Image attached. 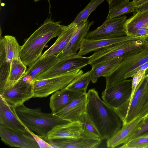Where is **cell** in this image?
Listing matches in <instances>:
<instances>
[{
	"label": "cell",
	"instance_id": "cell-1",
	"mask_svg": "<svg viewBox=\"0 0 148 148\" xmlns=\"http://www.w3.org/2000/svg\"><path fill=\"white\" fill-rule=\"evenodd\" d=\"M85 113L101 139L108 140L121 128L123 123L117 112L101 99L97 92L91 89L87 93Z\"/></svg>",
	"mask_w": 148,
	"mask_h": 148
},
{
	"label": "cell",
	"instance_id": "cell-2",
	"mask_svg": "<svg viewBox=\"0 0 148 148\" xmlns=\"http://www.w3.org/2000/svg\"><path fill=\"white\" fill-rule=\"evenodd\" d=\"M60 22L54 21L50 16L21 46L20 57L27 66L29 67L36 62L42 55L48 42L60 34L64 26L60 25Z\"/></svg>",
	"mask_w": 148,
	"mask_h": 148
},
{
	"label": "cell",
	"instance_id": "cell-3",
	"mask_svg": "<svg viewBox=\"0 0 148 148\" xmlns=\"http://www.w3.org/2000/svg\"><path fill=\"white\" fill-rule=\"evenodd\" d=\"M15 110L23 125L40 136H47L48 133L55 126L70 122L51 113L43 112L39 108H29L24 104L16 107Z\"/></svg>",
	"mask_w": 148,
	"mask_h": 148
},
{
	"label": "cell",
	"instance_id": "cell-4",
	"mask_svg": "<svg viewBox=\"0 0 148 148\" xmlns=\"http://www.w3.org/2000/svg\"><path fill=\"white\" fill-rule=\"evenodd\" d=\"M114 71L105 77L106 88L125 79V76L140 65L148 62V45L124 54Z\"/></svg>",
	"mask_w": 148,
	"mask_h": 148
},
{
	"label": "cell",
	"instance_id": "cell-5",
	"mask_svg": "<svg viewBox=\"0 0 148 148\" xmlns=\"http://www.w3.org/2000/svg\"><path fill=\"white\" fill-rule=\"evenodd\" d=\"M142 38L113 44L95 51L88 57L92 67L97 64L121 57L129 51L145 46Z\"/></svg>",
	"mask_w": 148,
	"mask_h": 148
},
{
	"label": "cell",
	"instance_id": "cell-6",
	"mask_svg": "<svg viewBox=\"0 0 148 148\" xmlns=\"http://www.w3.org/2000/svg\"><path fill=\"white\" fill-rule=\"evenodd\" d=\"M83 73V70L79 69L46 79L34 80L33 84L34 97H47L66 87L76 76Z\"/></svg>",
	"mask_w": 148,
	"mask_h": 148
},
{
	"label": "cell",
	"instance_id": "cell-7",
	"mask_svg": "<svg viewBox=\"0 0 148 148\" xmlns=\"http://www.w3.org/2000/svg\"><path fill=\"white\" fill-rule=\"evenodd\" d=\"M21 46L16 38L11 35L2 36L0 39V90L6 81L13 59L20 57Z\"/></svg>",
	"mask_w": 148,
	"mask_h": 148
},
{
	"label": "cell",
	"instance_id": "cell-8",
	"mask_svg": "<svg viewBox=\"0 0 148 148\" xmlns=\"http://www.w3.org/2000/svg\"><path fill=\"white\" fill-rule=\"evenodd\" d=\"M127 19L125 15L106 19L96 29L88 32L85 38L89 39H111L127 36L125 25Z\"/></svg>",
	"mask_w": 148,
	"mask_h": 148
},
{
	"label": "cell",
	"instance_id": "cell-9",
	"mask_svg": "<svg viewBox=\"0 0 148 148\" xmlns=\"http://www.w3.org/2000/svg\"><path fill=\"white\" fill-rule=\"evenodd\" d=\"M88 57L77 55L59 60L45 71L36 77L34 80L43 79L80 69L89 64Z\"/></svg>",
	"mask_w": 148,
	"mask_h": 148
},
{
	"label": "cell",
	"instance_id": "cell-10",
	"mask_svg": "<svg viewBox=\"0 0 148 148\" xmlns=\"http://www.w3.org/2000/svg\"><path fill=\"white\" fill-rule=\"evenodd\" d=\"M132 79H125L106 88L102 93L103 101L116 110L130 99Z\"/></svg>",
	"mask_w": 148,
	"mask_h": 148
},
{
	"label": "cell",
	"instance_id": "cell-11",
	"mask_svg": "<svg viewBox=\"0 0 148 148\" xmlns=\"http://www.w3.org/2000/svg\"><path fill=\"white\" fill-rule=\"evenodd\" d=\"M147 78L148 75L146 73L137 87L132 100L129 102L127 100L116 110L122 119L123 126L129 124L138 117Z\"/></svg>",
	"mask_w": 148,
	"mask_h": 148
},
{
	"label": "cell",
	"instance_id": "cell-12",
	"mask_svg": "<svg viewBox=\"0 0 148 148\" xmlns=\"http://www.w3.org/2000/svg\"><path fill=\"white\" fill-rule=\"evenodd\" d=\"M0 137L3 142L10 147L40 148L33 136L27 131L15 130L0 125Z\"/></svg>",
	"mask_w": 148,
	"mask_h": 148
},
{
	"label": "cell",
	"instance_id": "cell-13",
	"mask_svg": "<svg viewBox=\"0 0 148 148\" xmlns=\"http://www.w3.org/2000/svg\"><path fill=\"white\" fill-rule=\"evenodd\" d=\"M0 97L9 105L16 108L34 97L33 84L21 79L13 86L0 92Z\"/></svg>",
	"mask_w": 148,
	"mask_h": 148
},
{
	"label": "cell",
	"instance_id": "cell-14",
	"mask_svg": "<svg viewBox=\"0 0 148 148\" xmlns=\"http://www.w3.org/2000/svg\"><path fill=\"white\" fill-rule=\"evenodd\" d=\"M83 133L82 137L73 138L49 139L47 136H39L55 148H97L101 143V139L89 136L84 132Z\"/></svg>",
	"mask_w": 148,
	"mask_h": 148
},
{
	"label": "cell",
	"instance_id": "cell-15",
	"mask_svg": "<svg viewBox=\"0 0 148 148\" xmlns=\"http://www.w3.org/2000/svg\"><path fill=\"white\" fill-rule=\"evenodd\" d=\"M94 22L81 21L77 24L76 28L65 48L57 55L58 59L61 60L77 55L83 40L85 38L90 27Z\"/></svg>",
	"mask_w": 148,
	"mask_h": 148
},
{
	"label": "cell",
	"instance_id": "cell-16",
	"mask_svg": "<svg viewBox=\"0 0 148 148\" xmlns=\"http://www.w3.org/2000/svg\"><path fill=\"white\" fill-rule=\"evenodd\" d=\"M87 101V93H83L55 115L70 122L79 121L86 112Z\"/></svg>",
	"mask_w": 148,
	"mask_h": 148
},
{
	"label": "cell",
	"instance_id": "cell-17",
	"mask_svg": "<svg viewBox=\"0 0 148 148\" xmlns=\"http://www.w3.org/2000/svg\"><path fill=\"white\" fill-rule=\"evenodd\" d=\"M142 38H134L128 35L118 38L99 39L84 38L81 43L78 56H82L93 51H96L110 45L123 41Z\"/></svg>",
	"mask_w": 148,
	"mask_h": 148
},
{
	"label": "cell",
	"instance_id": "cell-18",
	"mask_svg": "<svg viewBox=\"0 0 148 148\" xmlns=\"http://www.w3.org/2000/svg\"><path fill=\"white\" fill-rule=\"evenodd\" d=\"M82 123L80 121L58 125L48 134L49 139L62 138H77L84 135Z\"/></svg>",
	"mask_w": 148,
	"mask_h": 148
},
{
	"label": "cell",
	"instance_id": "cell-19",
	"mask_svg": "<svg viewBox=\"0 0 148 148\" xmlns=\"http://www.w3.org/2000/svg\"><path fill=\"white\" fill-rule=\"evenodd\" d=\"M83 93V92L75 91L66 87L54 92L49 99L51 113L55 114Z\"/></svg>",
	"mask_w": 148,
	"mask_h": 148
},
{
	"label": "cell",
	"instance_id": "cell-20",
	"mask_svg": "<svg viewBox=\"0 0 148 148\" xmlns=\"http://www.w3.org/2000/svg\"><path fill=\"white\" fill-rule=\"evenodd\" d=\"M16 107L9 105L0 97V125L15 130L27 131L18 117Z\"/></svg>",
	"mask_w": 148,
	"mask_h": 148
},
{
	"label": "cell",
	"instance_id": "cell-21",
	"mask_svg": "<svg viewBox=\"0 0 148 148\" xmlns=\"http://www.w3.org/2000/svg\"><path fill=\"white\" fill-rule=\"evenodd\" d=\"M143 119L138 117L129 124L123 125L117 133L107 140V147L114 148L126 143L141 125Z\"/></svg>",
	"mask_w": 148,
	"mask_h": 148
},
{
	"label": "cell",
	"instance_id": "cell-22",
	"mask_svg": "<svg viewBox=\"0 0 148 148\" xmlns=\"http://www.w3.org/2000/svg\"><path fill=\"white\" fill-rule=\"evenodd\" d=\"M77 24L71 23L64 26L60 34L53 44L42 53L39 58L42 59L57 55L66 47L75 31Z\"/></svg>",
	"mask_w": 148,
	"mask_h": 148
},
{
	"label": "cell",
	"instance_id": "cell-23",
	"mask_svg": "<svg viewBox=\"0 0 148 148\" xmlns=\"http://www.w3.org/2000/svg\"><path fill=\"white\" fill-rule=\"evenodd\" d=\"M58 60L57 55L42 59L39 58L32 65L28 67L24 76L21 79L33 84L37 75L47 70Z\"/></svg>",
	"mask_w": 148,
	"mask_h": 148
},
{
	"label": "cell",
	"instance_id": "cell-24",
	"mask_svg": "<svg viewBox=\"0 0 148 148\" xmlns=\"http://www.w3.org/2000/svg\"><path fill=\"white\" fill-rule=\"evenodd\" d=\"M121 57L107 60L95 64L92 66L89 73L92 82H97L101 77H106L112 73L117 67Z\"/></svg>",
	"mask_w": 148,
	"mask_h": 148
},
{
	"label": "cell",
	"instance_id": "cell-25",
	"mask_svg": "<svg viewBox=\"0 0 148 148\" xmlns=\"http://www.w3.org/2000/svg\"><path fill=\"white\" fill-rule=\"evenodd\" d=\"M26 66L20 57L14 58L11 63L6 81L0 92L13 86L22 79L27 69Z\"/></svg>",
	"mask_w": 148,
	"mask_h": 148
},
{
	"label": "cell",
	"instance_id": "cell-26",
	"mask_svg": "<svg viewBox=\"0 0 148 148\" xmlns=\"http://www.w3.org/2000/svg\"><path fill=\"white\" fill-rule=\"evenodd\" d=\"M136 12L127 19L125 25L127 35L132 37L137 29L148 25V10Z\"/></svg>",
	"mask_w": 148,
	"mask_h": 148
},
{
	"label": "cell",
	"instance_id": "cell-27",
	"mask_svg": "<svg viewBox=\"0 0 148 148\" xmlns=\"http://www.w3.org/2000/svg\"><path fill=\"white\" fill-rule=\"evenodd\" d=\"M90 81L89 71H88L76 76L66 88L72 90L87 93V89Z\"/></svg>",
	"mask_w": 148,
	"mask_h": 148
},
{
	"label": "cell",
	"instance_id": "cell-28",
	"mask_svg": "<svg viewBox=\"0 0 148 148\" xmlns=\"http://www.w3.org/2000/svg\"><path fill=\"white\" fill-rule=\"evenodd\" d=\"M134 12H136V8L132 2L125 1L109 10L106 19L120 16Z\"/></svg>",
	"mask_w": 148,
	"mask_h": 148
},
{
	"label": "cell",
	"instance_id": "cell-29",
	"mask_svg": "<svg viewBox=\"0 0 148 148\" xmlns=\"http://www.w3.org/2000/svg\"><path fill=\"white\" fill-rule=\"evenodd\" d=\"M105 0H91L85 8L81 11L72 22L77 24L81 21L86 22L91 13Z\"/></svg>",
	"mask_w": 148,
	"mask_h": 148
},
{
	"label": "cell",
	"instance_id": "cell-30",
	"mask_svg": "<svg viewBox=\"0 0 148 148\" xmlns=\"http://www.w3.org/2000/svg\"><path fill=\"white\" fill-rule=\"evenodd\" d=\"M121 148H148V134L130 140L119 147Z\"/></svg>",
	"mask_w": 148,
	"mask_h": 148
},
{
	"label": "cell",
	"instance_id": "cell-31",
	"mask_svg": "<svg viewBox=\"0 0 148 148\" xmlns=\"http://www.w3.org/2000/svg\"><path fill=\"white\" fill-rule=\"evenodd\" d=\"M79 121L82 123L84 132L85 133L94 138L101 139L97 131L87 118L85 113L82 115Z\"/></svg>",
	"mask_w": 148,
	"mask_h": 148
},
{
	"label": "cell",
	"instance_id": "cell-32",
	"mask_svg": "<svg viewBox=\"0 0 148 148\" xmlns=\"http://www.w3.org/2000/svg\"><path fill=\"white\" fill-rule=\"evenodd\" d=\"M146 73L148 75L147 82L141 101L138 117L144 119L148 116V69Z\"/></svg>",
	"mask_w": 148,
	"mask_h": 148
},
{
	"label": "cell",
	"instance_id": "cell-33",
	"mask_svg": "<svg viewBox=\"0 0 148 148\" xmlns=\"http://www.w3.org/2000/svg\"><path fill=\"white\" fill-rule=\"evenodd\" d=\"M147 69L139 70L132 77L131 95L130 99L128 100L129 102L132 100L137 87L145 76Z\"/></svg>",
	"mask_w": 148,
	"mask_h": 148
},
{
	"label": "cell",
	"instance_id": "cell-34",
	"mask_svg": "<svg viewBox=\"0 0 148 148\" xmlns=\"http://www.w3.org/2000/svg\"><path fill=\"white\" fill-rule=\"evenodd\" d=\"M147 134H148V116L144 119L141 125L131 136L129 140L139 136Z\"/></svg>",
	"mask_w": 148,
	"mask_h": 148
},
{
	"label": "cell",
	"instance_id": "cell-35",
	"mask_svg": "<svg viewBox=\"0 0 148 148\" xmlns=\"http://www.w3.org/2000/svg\"><path fill=\"white\" fill-rule=\"evenodd\" d=\"M27 130L33 136L40 148H53V147L46 142L38 135H36L33 132L26 127Z\"/></svg>",
	"mask_w": 148,
	"mask_h": 148
},
{
	"label": "cell",
	"instance_id": "cell-36",
	"mask_svg": "<svg viewBox=\"0 0 148 148\" xmlns=\"http://www.w3.org/2000/svg\"><path fill=\"white\" fill-rule=\"evenodd\" d=\"M135 7L136 12H140L148 10V0H140L133 2Z\"/></svg>",
	"mask_w": 148,
	"mask_h": 148
},
{
	"label": "cell",
	"instance_id": "cell-37",
	"mask_svg": "<svg viewBox=\"0 0 148 148\" xmlns=\"http://www.w3.org/2000/svg\"><path fill=\"white\" fill-rule=\"evenodd\" d=\"M148 36V26H146L137 29L133 37L135 38H143Z\"/></svg>",
	"mask_w": 148,
	"mask_h": 148
},
{
	"label": "cell",
	"instance_id": "cell-38",
	"mask_svg": "<svg viewBox=\"0 0 148 148\" xmlns=\"http://www.w3.org/2000/svg\"><path fill=\"white\" fill-rule=\"evenodd\" d=\"M148 69V62L140 65L133 71L130 72L125 77V79H127L129 78L132 77L138 71L144 69Z\"/></svg>",
	"mask_w": 148,
	"mask_h": 148
},
{
	"label": "cell",
	"instance_id": "cell-39",
	"mask_svg": "<svg viewBox=\"0 0 148 148\" xmlns=\"http://www.w3.org/2000/svg\"><path fill=\"white\" fill-rule=\"evenodd\" d=\"M108 4L109 8H112L125 1V0H106Z\"/></svg>",
	"mask_w": 148,
	"mask_h": 148
},
{
	"label": "cell",
	"instance_id": "cell-40",
	"mask_svg": "<svg viewBox=\"0 0 148 148\" xmlns=\"http://www.w3.org/2000/svg\"><path fill=\"white\" fill-rule=\"evenodd\" d=\"M144 42L146 44L148 45V36L142 38Z\"/></svg>",
	"mask_w": 148,
	"mask_h": 148
},
{
	"label": "cell",
	"instance_id": "cell-41",
	"mask_svg": "<svg viewBox=\"0 0 148 148\" xmlns=\"http://www.w3.org/2000/svg\"><path fill=\"white\" fill-rule=\"evenodd\" d=\"M139 0H132V1L133 2H135L138 1Z\"/></svg>",
	"mask_w": 148,
	"mask_h": 148
},
{
	"label": "cell",
	"instance_id": "cell-42",
	"mask_svg": "<svg viewBox=\"0 0 148 148\" xmlns=\"http://www.w3.org/2000/svg\"><path fill=\"white\" fill-rule=\"evenodd\" d=\"M33 0L35 2H36L38 1L41 0Z\"/></svg>",
	"mask_w": 148,
	"mask_h": 148
},
{
	"label": "cell",
	"instance_id": "cell-43",
	"mask_svg": "<svg viewBox=\"0 0 148 148\" xmlns=\"http://www.w3.org/2000/svg\"><path fill=\"white\" fill-rule=\"evenodd\" d=\"M1 1H2V0H0V3H1Z\"/></svg>",
	"mask_w": 148,
	"mask_h": 148
},
{
	"label": "cell",
	"instance_id": "cell-44",
	"mask_svg": "<svg viewBox=\"0 0 148 148\" xmlns=\"http://www.w3.org/2000/svg\"><path fill=\"white\" fill-rule=\"evenodd\" d=\"M125 1H130V0H125Z\"/></svg>",
	"mask_w": 148,
	"mask_h": 148
},
{
	"label": "cell",
	"instance_id": "cell-45",
	"mask_svg": "<svg viewBox=\"0 0 148 148\" xmlns=\"http://www.w3.org/2000/svg\"><path fill=\"white\" fill-rule=\"evenodd\" d=\"M147 26H148V25Z\"/></svg>",
	"mask_w": 148,
	"mask_h": 148
}]
</instances>
